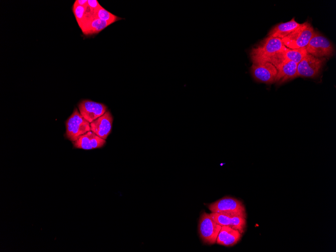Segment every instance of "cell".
<instances>
[{
  "label": "cell",
  "instance_id": "cell-20",
  "mask_svg": "<svg viewBox=\"0 0 336 252\" xmlns=\"http://www.w3.org/2000/svg\"><path fill=\"white\" fill-rule=\"evenodd\" d=\"M88 9V5L81 6L74 3L72 11L78 25L84 20Z\"/></svg>",
  "mask_w": 336,
  "mask_h": 252
},
{
  "label": "cell",
  "instance_id": "cell-23",
  "mask_svg": "<svg viewBox=\"0 0 336 252\" xmlns=\"http://www.w3.org/2000/svg\"><path fill=\"white\" fill-rule=\"evenodd\" d=\"M74 2L81 6H86L88 5V0H76Z\"/></svg>",
  "mask_w": 336,
  "mask_h": 252
},
{
  "label": "cell",
  "instance_id": "cell-19",
  "mask_svg": "<svg viewBox=\"0 0 336 252\" xmlns=\"http://www.w3.org/2000/svg\"><path fill=\"white\" fill-rule=\"evenodd\" d=\"M209 214L213 220L221 226H230L231 216L218 212H211Z\"/></svg>",
  "mask_w": 336,
  "mask_h": 252
},
{
  "label": "cell",
  "instance_id": "cell-8",
  "mask_svg": "<svg viewBox=\"0 0 336 252\" xmlns=\"http://www.w3.org/2000/svg\"><path fill=\"white\" fill-rule=\"evenodd\" d=\"M278 54L272 58L270 62L276 67L277 75L275 82L280 85L297 77V64L293 61L282 59Z\"/></svg>",
  "mask_w": 336,
  "mask_h": 252
},
{
  "label": "cell",
  "instance_id": "cell-15",
  "mask_svg": "<svg viewBox=\"0 0 336 252\" xmlns=\"http://www.w3.org/2000/svg\"><path fill=\"white\" fill-rule=\"evenodd\" d=\"M307 54L305 47L298 49L287 48L278 55L283 59L293 61L298 64Z\"/></svg>",
  "mask_w": 336,
  "mask_h": 252
},
{
  "label": "cell",
  "instance_id": "cell-7",
  "mask_svg": "<svg viewBox=\"0 0 336 252\" xmlns=\"http://www.w3.org/2000/svg\"><path fill=\"white\" fill-rule=\"evenodd\" d=\"M324 57H316L307 54L297 64V77L315 78L320 73L325 62Z\"/></svg>",
  "mask_w": 336,
  "mask_h": 252
},
{
  "label": "cell",
  "instance_id": "cell-2",
  "mask_svg": "<svg viewBox=\"0 0 336 252\" xmlns=\"http://www.w3.org/2000/svg\"><path fill=\"white\" fill-rule=\"evenodd\" d=\"M315 31L310 24L305 22L281 40L284 46L290 49L305 47L313 36Z\"/></svg>",
  "mask_w": 336,
  "mask_h": 252
},
{
  "label": "cell",
  "instance_id": "cell-17",
  "mask_svg": "<svg viewBox=\"0 0 336 252\" xmlns=\"http://www.w3.org/2000/svg\"><path fill=\"white\" fill-rule=\"evenodd\" d=\"M230 227L242 234L246 227V217L240 215L231 216Z\"/></svg>",
  "mask_w": 336,
  "mask_h": 252
},
{
  "label": "cell",
  "instance_id": "cell-14",
  "mask_svg": "<svg viewBox=\"0 0 336 252\" xmlns=\"http://www.w3.org/2000/svg\"><path fill=\"white\" fill-rule=\"evenodd\" d=\"M300 25V24L297 22L293 18L288 22L280 23L273 27L269 32L268 37L282 39L296 29Z\"/></svg>",
  "mask_w": 336,
  "mask_h": 252
},
{
  "label": "cell",
  "instance_id": "cell-21",
  "mask_svg": "<svg viewBox=\"0 0 336 252\" xmlns=\"http://www.w3.org/2000/svg\"><path fill=\"white\" fill-rule=\"evenodd\" d=\"M232 228L228 226H221V229L219 232L216 239V243L221 245L222 243L225 239L227 234L231 230Z\"/></svg>",
  "mask_w": 336,
  "mask_h": 252
},
{
  "label": "cell",
  "instance_id": "cell-1",
  "mask_svg": "<svg viewBox=\"0 0 336 252\" xmlns=\"http://www.w3.org/2000/svg\"><path fill=\"white\" fill-rule=\"evenodd\" d=\"M286 48L281 39L268 36L251 49L250 57L253 63L270 62Z\"/></svg>",
  "mask_w": 336,
  "mask_h": 252
},
{
  "label": "cell",
  "instance_id": "cell-11",
  "mask_svg": "<svg viewBox=\"0 0 336 252\" xmlns=\"http://www.w3.org/2000/svg\"><path fill=\"white\" fill-rule=\"evenodd\" d=\"M113 121L112 115L107 110L103 115L90 123L91 130L106 140L111 132Z\"/></svg>",
  "mask_w": 336,
  "mask_h": 252
},
{
  "label": "cell",
  "instance_id": "cell-16",
  "mask_svg": "<svg viewBox=\"0 0 336 252\" xmlns=\"http://www.w3.org/2000/svg\"><path fill=\"white\" fill-rule=\"evenodd\" d=\"M93 16L94 17L107 21L111 24L121 19V18L107 11L102 6L96 10L93 11Z\"/></svg>",
  "mask_w": 336,
  "mask_h": 252
},
{
  "label": "cell",
  "instance_id": "cell-18",
  "mask_svg": "<svg viewBox=\"0 0 336 252\" xmlns=\"http://www.w3.org/2000/svg\"><path fill=\"white\" fill-rule=\"evenodd\" d=\"M242 234L238 230L232 228L221 245L231 246L236 244L240 239Z\"/></svg>",
  "mask_w": 336,
  "mask_h": 252
},
{
  "label": "cell",
  "instance_id": "cell-12",
  "mask_svg": "<svg viewBox=\"0 0 336 252\" xmlns=\"http://www.w3.org/2000/svg\"><path fill=\"white\" fill-rule=\"evenodd\" d=\"M72 144L75 148L91 150L103 147L106 140L91 130L80 136Z\"/></svg>",
  "mask_w": 336,
  "mask_h": 252
},
{
  "label": "cell",
  "instance_id": "cell-5",
  "mask_svg": "<svg viewBox=\"0 0 336 252\" xmlns=\"http://www.w3.org/2000/svg\"><path fill=\"white\" fill-rule=\"evenodd\" d=\"M221 226L217 224L209 214L203 212L199 220L198 232L204 243L213 244L216 239Z\"/></svg>",
  "mask_w": 336,
  "mask_h": 252
},
{
  "label": "cell",
  "instance_id": "cell-22",
  "mask_svg": "<svg viewBox=\"0 0 336 252\" xmlns=\"http://www.w3.org/2000/svg\"><path fill=\"white\" fill-rule=\"evenodd\" d=\"M88 6L92 11L96 10L101 6L97 0H88Z\"/></svg>",
  "mask_w": 336,
  "mask_h": 252
},
{
  "label": "cell",
  "instance_id": "cell-4",
  "mask_svg": "<svg viewBox=\"0 0 336 252\" xmlns=\"http://www.w3.org/2000/svg\"><path fill=\"white\" fill-rule=\"evenodd\" d=\"M211 212H218L230 216L240 215L246 217V211L243 203L237 199L225 197L208 205Z\"/></svg>",
  "mask_w": 336,
  "mask_h": 252
},
{
  "label": "cell",
  "instance_id": "cell-3",
  "mask_svg": "<svg viewBox=\"0 0 336 252\" xmlns=\"http://www.w3.org/2000/svg\"><path fill=\"white\" fill-rule=\"evenodd\" d=\"M65 136L72 142L82 134L91 131L90 123L80 114L76 108L65 122Z\"/></svg>",
  "mask_w": 336,
  "mask_h": 252
},
{
  "label": "cell",
  "instance_id": "cell-6",
  "mask_svg": "<svg viewBox=\"0 0 336 252\" xmlns=\"http://www.w3.org/2000/svg\"><path fill=\"white\" fill-rule=\"evenodd\" d=\"M307 54L316 57H329L333 53V47L330 41L317 31L305 47Z\"/></svg>",
  "mask_w": 336,
  "mask_h": 252
},
{
  "label": "cell",
  "instance_id": "cell-9",
  "mask_svg": "<svg viewBox=\"0 0 336 252\" xmlns=\"http://www.w3.org/2000/svg\"><path fill=\"white\" fill-rule=\"evenodd\" d=\"M250 73L256 81L270 84L275 82L277 70L270 62L253 63Z\"/></svg>",
  "mask_w": 336,
  "mask_h": 252
},
{
  "label": "cell",
  "instance_id": "cell-13",
  "mask_svg": "<svg viewBox=\"0 0 336 252\" xmlns=\"http://www.w3.org/2000/svg\"><path fill=\"white\" fill-rule=\"evenodd\" d=\"M111 24L93 16L84 21L79 27L86 35L98 34Z\"/></svg>",
  "mask_w": 336,
  "mask_h": 252
},
{
  "label": "cell",
  "instance_id": "cell-10",
  "mask_svg": "<svg viewBox=\"0 0 336 252\" xmlns=\"http://www.w3.org/2000/svg\"><path fill=\"white\" fill-rule=\"evenodd\" d=\"M78 111L90 123L103 115L107 111V106L101 103L84 100L78 104Z\"/></svg>",
  "mask_w": 336,
  "mask_h": 252
}]
</instances>
